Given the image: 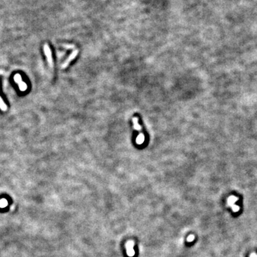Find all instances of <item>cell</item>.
Instances as JSON below:
<instances>
[{"mask_svg":"<svg viewBox=\"0 0 257 257\" xmlns=\"http://www.w3.org/2000/svg\"><path fill=\"white\" fill-rule=\"evenodd\" d=\"M231 208L232 209V211H233V212H237V211H239V209H240L239 206L236 205V204H233V205L231 206Z\"/></svg>","mask_w":257,"mask_h":257,"instance_id":"ba28073f","label":"cell"},{"mask_svg":"<svg viewBox=\"0 0 257 257\" xmlns=\"http://www.w3.org/2000/svg\"><path fill=\"white\" fill-rule=\"evenodd\" d=\"M14 80H15V83L18 85L20 91H25L27 89V85L22 80V78L19 74H16L14 76Z\"/></svg>","mask_w":257,"mask_h":257,"instance_id":"7a4b0ae2","label":"cell"},{"mask_svg":"<svg viewBox=\"0 0 257 257\" xmlns=\"http://www.w3.org/2000/svg\"><path fill=\"white\" fill-rule=\"evenodd\" d=\"M145 141V136H144V133L139 134V135L136 137V143L138 145H141L143 144V143Z\"/></svg>","mask_w":257,"mask_h":257,"instance_id":"5b68a950","label":"cell"},{"mask_svg":"<svg viewBox=\"0 0 257 257\" xmlns=\"http://www.w3.org/2000/svg\"><path fill=\"white\" fill-rule=\"evenodd\" d=\"M249 257H256V254L255 253H252V254H251Z\"/></svg>","mask_w":257,"mask_h":257,"instance_id":"30bf717a","label":"cell"},{"mask_svg":"<svg viewBox=\"0 0 257 257\" xmlns=\"http://www.w3.org/2000/svg\"><path fill=\"white\" fill-rule=\"evenodd\" d=\"M256 257H257V255H256Z\"/></svg>","mask_w":257,"mask_h":257,"instance_id":"8fae6325","label":"cell"},{"mask_svg":"<svg viewBox=\"0 0 257 257\" xmlns=\"http://www.w3.org/2000/svg\"><path fill=\"white\" fill-rule=\"evenodd\" d=\"M0 109L2 112H6L7 111V106L4 102V100L2 99V98L0 96Z\"/></svg>","mask_w":257,"mask_h":257,"instance_id":"52a82bcc","label":"cell"},{"mask_svg":"<svg viewBox=\"0 0 257 257\" xmlns=\"http://www.w3.org/2000/svg\"><path fill=\"white\" fill-rule=\"evenodd\" d=\"M44 53L45 56H46V60H47L48 64H49V67L51 69L54 68V61H53V57H52V54H51V50L49 47V44H44Z\"/></svg>","mask_w":257,"mask_h":257,"instance_id":"6da1fadb","label":"cell"},{"mask_svg":"<svg viewBox=\"0 0 257 257\" xmlns=\"http://www.w3.org/2000/svg\"><path fill=\"white\" fill-rule=\"evenodd\" d=\"M238 201V198L235 196H231L227 199V205L231 207V205L234 204L235 202H236Z\"/></svg>","mask_w":257,"mask_h":257,"instance_id":"8992f818","label":"cell"},{"mask_svg":"<svg viewBox=\"0 0 257 257\" xmlns=\"http://www.w3.org/2000/svg\"><path fill=\"white\" fill-rule=\"evenodd\" d=\"M78 53H79V51L78 49H75L71 52V54L69 56V57L67 58V60L65 61L63 63V64L62 65V69H66L67 67L69 66V64H70V62H71L72 60H74V59L77 57Z\"/></svg>","mask_w":257,"mask_h":257,"instance_id":"3957f363","label":"cell"},{"mask_svg":"<svg viewBox=\"0 0 257 257\" xmlns=\"http://www.w3.org/2000/svg\"><path fill=\"white\" fill-rule=\"evenodd\" d=\"M132 122H133V125H134V128L135 130H136L137 132H139V134L142 133L141 132V130H142V128H141V126L139 124V118L138 117H134L132 119Z\"/></svg>","mask_w":257,"mask_h":257,"instance_id":"277c9868","label":"cell"},{"mask_svg":"<svg viewBox=\"0 0 257 257\" xmlns=\"http://www.w3.org/2000/svg\"><path fill=\"white\" fill-rule=\"evenodd\" d=\"M194 239V236H193V235H191V236H189L188 237L187 241H190V242H191V241H192Z\"/></svg>","mask_w":257,"mask_h":257,"instance_id":"9c48e42d","label":"cell"}]
</instances>
